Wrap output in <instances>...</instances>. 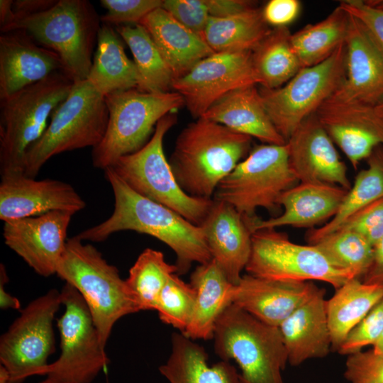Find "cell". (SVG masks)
I'll use <instances>...</instances> for the list:
<instances>
[{
	"instance_id": "6da1fadb",
	"label": "cell",
	"mask_w": 383,
	"mask_h": 383,
	"mask_svg": "<svg viewBox=\"0 0 383 383\" xmlns=\"http://www.w3.org/2000/svg\"><path fill=\"white\" fill-rule=\"evenodd\" d=\"M104 171L113 193V211L106 220L77 235L82 240L101 242L123 231L149 235L174 252L178 275L187 273L195 262L204 264L212 260L200 226L138 194L111 167Z\"/></svg>"
},
{
	"instance_id": "7a4b0ae2",
	"label": "cell",
	"mask_w": 383,
	"mask_h": 383,
	"mask_svg": "<svg viewBox=\"0 0 383 383\" xmlns=\"http://www.w3.org/2000/svg\"><path fill=\"white\" fill-rule=\"evenodd\" d=\"M250 136L204 118L179 134L169 162L187 194L213 199L219 183L250 151Z\"/></svg>"
},
{
	"instance_id": "3957f363",
	"label": "cell",
	"mask_w": 383,
	"mask_h": 383,
	"mask_svg": "<svg viewBox=\"0 0 383 383\" xmlns=\"http://www.w3.org/2000/svg\"><path fill=\"white\" fill-rule=\"evenodd\" d=\"M101 18L87 0H57L50 9L16 18L1 32L22 30L55 52L74 81L87 79L101 27Z\"/></svg>"
},
{
	"instance_id": "277c9868",
	"label": "cell",
	"mask_w": 383,
	"mask_h": 383,
	"mask_svg": "<svg viewBox=\"0 0 383 383\" xmlns=\"http://www.w3.org/2000/svg\"><path fill=\"white\" fill-rule=\"evenodd\" d=\"M56 274L82 296L105 348L114 324L138 312L118 270L77 235L67 240Z\"/></svg>"
},
{
	"instance_id": "5b68a950",
	"label": "cell",
	"mask_w": 383,
	"mask_h": 383,
	"mask_svg": "<svg viewBox=\"0 0 383 383\" xmlns=\"http://www.w3.org/2000/svg\"><path fill=\"white\" fill-rule=\"evenodd\" d=\"M74 81L55 72L1 99V175L24 173L28 150L41 137L55 109L69 95Z\"/></svg>"
},
{
	"instance_id": "8992f818",
	"label": "cell",
	"mask_w": 383,
	"mask_h": 383,
	"mask_svg": "<svg viewBox=\"0 0 383 383\" xmlns=\"http://www.w3.org/2000/svg\"><path fill=\"white\" fill-rule=\"evenodd\" d=\"M213 339L222 360L238 363L243 383H284L288 356L278 327L231 304L218 318Z\"/></svg>"
},
{
	"instance_id": "52a82bcc",
	"label": "cell",
	"mask_w": 383,
	"mask_h": 383,
	"mask_svg": "<svg viewBox=\"0 0 383 383\" xmlns=\"http://www.w3.org/2000/svg\"><path fill=\"white\" fill-rule=\"evenodd\" d=\"M109 121L105 97L87 80L74 82L67 98L53 111L41 137L28 150L24 174L35 178L58 154L97 146Z\"/></svg>"
},
{
	"instance_id": "ba28073f",
	"label": "cell",
	"mask_w": 383,
	"mask_h": 383,
	"mask_svg": "<svg viewBox=\"0 0 383 383\" xmlns=\"http://www.w3.org/2000/svg\"><path fill=\"white\" fill-rule=\"evenodd\" d=\"M176 122L174 112L162 117L143 148L121 157L110 167L138 194L172 209L199 226L207 216L213 199L187 194L173 174L164 152L163 140Z\"/></svg>"
},
{
	"instance_id": "9c48e42d",
	"label": "cell",
	"mask_w": 383,
	"mask_h": 383,
	"mask_svg": "<svg viewBox=\"0 0 383 383\" xmlns=\"http://www.w3.org/2000/svg\"><path fill=\"white\" fill-rule=\"evenodd\" d=\"M104 97L109 110L106 131L91 152L94 167L104 170L143 148L157 122L184 104L176 91L155 94L132 89Z\"/></svg>"
},
{
	"instance_id": "30bf717a",
	"label": "cell",
	"mask_w": 383,
	"mask_h": 383,
	"mask_svg": "<svg viewBox=\"0 0 383 383\" xmlns=\"http://www.w3.org/2000/svg\"><path fill=\"white\" fill-rule=\"evenodd\" d=\"M299 182L289 165L287 143L257 145L219 183L213 199L252 218L258 208L277 212L281 195Z\"/></svg>"
},
{
	"instance_id": "8fae6325",
	"label": "cell",
	"mask_w": 383,
	"mask_h": 383,
	"mask_svg": "<svg viewBox=\"0 0 383 383\" xmlns=\"http://www.w3.org/2000/svg\"><path fill=\"white\" fill-rule=\"evenodd\" d=\"M345 75V42L325 61L301 68L276 89H259L265 110L286 140L340 87Z\"/></svg>"
},
{
	"instance_id": "7c38bea8",
	"label": "cell",
	"mask_w": 383,
	"mask_h": 383,
	"mask_svg": "<svg viewBox=\"0 0 383 383\" xmlns=\"http://www.w3.org/2000/svg\"><path fill=\"white\" fill-rule=\"evenodd\" d=\"M245 270L248 274L271 280L324 282L335 289L353 279L333 265L316 245L295 243L276 228L252 233L251 254Z\"/></svg>"
},
{
	"instance_id": "4fadbf2b",
	"label": "cell",
	"mask_w": 383,
	"mask_h": 383,
	"mask_svg": "<svg viewBox=\"0 0 383 383\" xmlns=\"http://www.w3.org/2000/svg\"><path fill=\"white\" fill-rule=\"evenodd\" d=\"M62 305L60 292L52 289L30 301L1 335L0 362L11 383L45 374L55 352L52 322Z\"/></svg>"
},
{
	"instance_id": "5bb4252c",
	"label": "cell",
	"mask_w": 383,
	"mask_h": 383,
	"mask_svg": "<svg viewBox=\"0 0 383 383\" xmlns=\"http://www.w3.org/2000/svg\"><path fill=\"white\" fill-rule=\"evenodd\" d=\"M65 311L57 321L61 353L45 370L74 383H91L109 360L90 311L78 291L65 283L60 291Z\"/></svg>"
},
{
	"instance_id": "9a60e30c",
	"label": "cell",
	"mask_w": 383,
	"mask_h": 383,
	"mask_svg": "<svg viewBox=\"0 0 383 383\" xmlns=\"http://www.w3.org/2000/svg\"><path fill=\"white\" fill-rule=\"evenodd\" d=\"M252 55V52L214 53L175 79L172 87L183 97L191 114L201 118L228 93L258 84Z\"/></svg>"
},
{
	"instance_id": "2e32d148",
	"label": "cell",
	"mask_w": 383,
	"mask_h": 383,
	"mask_svg": "<svg viewBox=\"0 0 383 383\" xmlns=\"http://www.w3.org/2000/svg\"><path fill=\"white\" fill-rule=\"evenodd\" d=\"M72 213L55 211L4 222L5 244L39 275L57 273Z\"/></svg>"
},
{
	"instance_id": "e0dca14e",
	"label": "cell",
	"mask_w": 383,
	"mask_h": 383,
	"mask_svg": "<svg viewBox=\"0 0 383 383\" xmlns=\"http://www.w3.org/2000/svg\"><path fill=\"white\" fill-rule=\"evenodd\" d=\"M315 114L354 169L383 145V119L373 106L330 97Z\"/></svg>"
},
{
	"instance_id": "ac0fdd59",
	"label": "cell",
	"mask_w": 383,
	"mask_h": 383,
	"mask_svg": "<svg viewBox=\"0 0 383 383\" xmlns=\"http://www.w3.org/2000/svg\"><path fill=\"white\" fill-rule=\"evenodd\" d=\"M0 219L4 222L60 211L75 214L86 206L74 188L65 182L35 179L24 173L1 175Z\"/></svg>"
},
{
	"instance_id": "d6986e66",
	"label": "cell",
	"mask_w": 383,
	"mask_h": 383,
	"mask_svg": "<svg viewBox=\"0 0 383 383\" xmlns=\"http://www.w3.org/2000/svg\"><path fill=\"white\" fill-rule=\"evenodd\" d=\"M289 162L299 182L324 183L349 190L348 170L316 114L307 117L287 140Z\"/></svg>"
},
{
	"instance_id": "ffe728a7",
	"label": "cell",
	"mask_w": 383,
	"mask_h": 383,
	"mask_svg": "<svg viewBox=\"0 0 383 383\" xmlns=\"http://www.w3.org/2000/svg\"><path fill=\"white\" fill-rule=\"evenodd\" d=\"M349 15L345 75L331 97L375 106L383 99V50L362 23Z\"/></svg>"
},
{
	"instance_id": "44dd1931",
	"label": "cell",
	"mask_w": 383,
	"mask_h": 383,
	"mask_svg": "<svg viewBox=\"0 0 383 383\" xmlns=\"http://www.w3.org/2000/svg\"><path fill=\"white\" fill-rule=\"evenodd\" d=\"M199 226L212 260L229 282L237 284L251 254L252 231L250 218L231 205L213 199L211 207Z\"/></svg>"
},
{
	"instance_id": "7402d4cb",
	"label": "cell",
	"mask_w": 383,
	"mask_h": 383,
	"mask_svg": "<svg viewBox=\"0 0 383 383\" xmlns=\"http://www.w3.org/2000/svg\"><path fill=\"white\" fill-rule=\"evenodd\" d=\"M63 71L60 57L22 30L0 36V100Z\"/></svg>"
},
{
	"instance_id": "603a6c76",
	"label": "cell",
	"mask_w": 383,
	"mask_h": 383,
	"mask_svg": "<svg viewBox=\"0 0 383 383\" xmlns=\"http://www.w3.org/2000/svg\"><path fill=\"white\" fill-rule=\"evenodd\" d=\"M348 190L324 183L299 182L285 191L278 204L283 212L268 219L250 220L252 233L282 226L312 228L330 221L337 213Z\"/></svg>"
},
{
	"instance_id": "cb8c5ba5",
	"label": "cell",
	"mask_w": 383,
	"mask_h": 383,
	"mask_svg": "<svg viewBox=\"0 0 383 383\" xmlns=\"http://www.w3.org/2000/svg\"><path fill=\"white\" fill-rule=\"evenodd\" d=\"M315 285L311 282L271 280L247 274L233 285L231 304L266 324L279 327Z\"/></svg>"
},
{
	"instance_id": "d4e9b609",
	"label": "cell",
	"mask_w": 383,
	"mask_h": 383,
	"mask_svg": "<svg viewBox=\"0 0 383 383\" xmlns=\"http://www.w3.org/2000/svg\"><path fill=\"white\" fill-rule=\"evenodd\" d=\"M325 294L323 289L315 285L305 301L278 327L292 366L329 353L331 338Z\"/></svg>"
},
{
	"instance_id": "484cf974",
	"label": "cell",
	"mask_w": 383,
	"mask_h": 383,
	"mask_svg": "<svg viewBox=\"0 0 383 383\" xmlns=\"http://www.w3.org/2000/svg\"><path fill=\"white\" fill-rule=\"evenodd\" d=\"M138 24L150 34L174 80L215 53L201 36L182 25L162 7L148 13Z\"/></svg>"
},
{
	"instance_id": "4316f807",
	"label": "cell",
	"mask_w": 383,
	"mask_h": 383,
	"mask_svg": "<svg viewBox=\"0 0 383 383\" xmlns=\"http://www.w3.org/2000/svg\"><path fill=\"white\" fill-rule=\"evenodd\" d=\"M264 144L284 145L272 123L255 85L234 90L213 104L201 116Z\"/></svg>"
},
{
	"instance_id": "83f0119b",
	"label": "cell",
	"mask_w": 383,
	"mask_h": 383,
	"mask_svg": "<svg viewBox=\"0 0 383 383\" xmlns=\"http://www.w3.org/2000/svg\"><path fill=\"white\" fill-rule=\"evenodd\" d=\"M196 293L192 320L182 334L192 340H211L216 323L231 304L233 285L211 260L199 264L190 277V282Z\"/></svg>"
},
{
	"instance_id": "f1b7e54d",
	"label": "cell",
	"mask_w": 383,
	"mask_h": 383,
	"mask_svg": "<svg viewBox=\"0 0 383 383\" xmlns=\"http://www.w3.org/2000/svg\"><path fill=\"white\" fill-rule=\"evenodd\" d=\"M203 347L182 333L172 335V353L159 370L170 383H243L229 361L212 365Z\"/></svg>"
},
{
	"instance_id": "f546056e",
	"label": "cell",
	"mask_w": 383,
	"mask_h": 383,
	"mask_svg": "<svg viewBox=\"0 0 383 383\" xmlns=\"http://www.w3.org/2000/svg\"><path fill=\"white\" fill-rule=\"evenodd\" d=\"M121 36L111 26L102 23L96 49L87 79L103 96L138 89L140 77L134 64L126 55Z\"/></svg>"
},
{
	"instance_id": "4dcf8cb0",
	"label": "cell",
	"mask_w": 383,
	"mask_h": 383,
	"mask_svg": "<svg viewBox=\"0 0 383 383\" xmlns=\"http://www.w3.org/2000/svg\"><path fill=\"white\" fill-rule=\"evenodd\" d=\"M383 299V284L353 278L326 300L331 348L338 350L350 331Z\"/></svg>"
},
{
	"instance_id": "1f68e13d",
	"label": "cell",
	"mask_w": 383,
	"mask_h": 383,
	"mask_svg": "<svg viewBox=\"0 0 383 383\" xmlns=\"http://www.w3.org/2000/svg\"><path fill=\"white\" fill-rule=\"evenodd\" d=\"M262 9L210 18L201 38L215 53L253 52L271 32Z\"/></svg>"
},
{
	"instance_id": "d6a6232c",
	"label": "cell",
	"mask_w": 383,
	"mask_h": 383,
	"mask_svg": "<svg viewBox=\"0 0 383 383\" xmlns=\"http://www.w3.org/2000/svg\"><path fill=\"white\" fill-rule=\"evenodd\" d=\"M383 198V148L377 147L367 158V167L360 170L348 191L335 215L318 228L306 234L313 245L335 232L352 216L375 201Z\"/></svg>"
},
{
	"instance_id": "836d02e7",
	"label": "cell",
	"mask_w": 383,
	"mask_h": 383,
	"mask_svg": "<svg viewBox=\"0 0 383 383\" xmlns=\"http://www.w3.org/2000/svg\"><path fill=\"white\" fill-rule=\"evenodd\" d=\"M349 19V13L338 6L323 20L292 34L291 44L301 68L323 62L345 42Z\"/></svg>"
},
{
	"instance_id": "e575fe53",
	"label": "cell",
	"mask_w": 383,
	"mask_h": 383,
	"mask_svg": "<svg viewBox=\"0 0 383 383\" xmlns=\"http://www.w3.org/2000/svg\"><path fill=\"white\" fill-rule=\"evenodd\" d=\"M116 30L133 56L140 84L137 89L146 93H165L172 87L174 75L150 34L140 24L118 26Z\"/></svg>"
},
{
	"instance_id": "d590c367",
	"label": "cell",
	"mask_w": 383,
	"mask_h": 383,
	"mask_svg": "<svg viewBox=\"0 0 383 383\" xmlns=\"http://www.w3.org/2000/svg\"><path fill=\"white\" fill-rule=\"evenodd\" d=\"M291 35L287 27L274 28L252 52L253 68L262 87H280L301 69Z\"/></svg>"
},
{
	"instance_id": "8d00e7d4",
	"label": "cell",
	"mask_w": 383,
	"mask_h": 383,
	"mask_svg": "<svg viewBox=\"0 0 383 383\" xmlns=\"http://www.w3.org/2000/svg\"><path fill=\"white\" fill-rule=\"evenodd\" d=\"M176 273L177 266L167 262L162 252L146 248L139 255L125 279L138 311L155 310L162 289Z\"/></svg>"
},
{
	"instance_id": "74e56055",
	"label": "cell",
	"mask_w": 383,
	"mask_h": 383,
	"mask_svg": "<svg viewBox=\"0 0 383 383\" xmlns=\"http://www.w3.org/2000/svg\"><path fill=\"white\" fill-rule=\"evenodd\" d=\"M336 267L353 278L363 277L372 265L374 247L361 235L338 229L313 244Z\"/></svg>"
},
{
	"instance_id": "f35d334b",
	"label": "cell",
	"mask_w": 383,
	"mask_h": 383,
	"mask_svg": "<svg viewBox=\"0 0 383 383\" xmlns=\"http://www.w3.org/2000/svg\"><path fill=\"white\" fill-rule=\"evenodd\" d=\"M196 293L190 283L184 282L176 273L162 289L155 306L160 319L184 333L188 327L195 307Z\"/></svg>"
},
{
	"instance_id": "ab89813d",
	"label": "cell",
	"mask_w": 383,
	"mask_h": 383,
	"mask_svg": "<svg viewBox=\"0 0 383 383\" xmlns=\"http://www.w3.org/2000/svg\"><path fill=\"white\" fill-rule=\"evenodd\" d=\"M383 333V299L348 334L338 353L350 355L374 345Z\"/></svg>"
},
{
	"instance_id": "60d3db41",
	"label": "cell",
	"mask_w": 383,
	"mask_h": 383,
	"mask_svg": "<svg viewBox=\"0 0 383 383\" xmlns=\"http://www.w3.org/2000/svg\"><path fill=\"white\" fill-rule=\"evenodd\" d=\"M161 0H101L106 13L100 16L101 22L109 26L140 21L152 11L162 7Z\"/></svg>"
},
{
	"instance_id": "b9f144b4",
	"label": "cell",
	"mask_w": 383,
	"mask_h": 383,
	"mask_svg": "<svg viewBox=\"0 0 383 383\" xmlns=\"http://www.w3.org/2000/svg\"><path fill=\"white\" fill-rule=\"evenodd\" d=\"M344 377L350 383H383V354L372 350L348 355Z\"/></svg>"
},
{
	"instance_id": "7bdbcfd3",
	"label": "cell",
	"mask_w": 383,
	"mask_h": 383,
	"mask_svg": "<svg viewBox=\"0 0 383 383\" xmlns=\"http://www.w3.org/2000/svg\"><path fill=\"white\" fill-rule=\"evenodd\" d=\"M338 229L356 232L374 247L383 235V198L352 216Z\"/></svg>"
},
{
	"instance_id": "ee69618b",
	"label": "cell",
	"mask_w": 383,
	"mask_h": 383,
	"mask_svg": "<svg viewBox=\"0 0 383 383\" xmlns=\"http://www.w3.org/2000/svg\"><path fill=\"white\" fill-rule=\"evenodd\" d=\"M162 7L200 36L211 18L204 0H165Z\"/></svg>"
},
{
	"instance_id": "f6af8a7d",
	"label": "cell",
	"mask_w": 383,
	"mask_h": 383,
	"mask_svg": "<svg viewBox=\"0 0 383 383\" xmlns=\"http://www.w3.org/2000/svg\"><path fill=\"white\" fill-rule=\"evenodd\" d=\"M339 6L362 23L383 50V10L360 0L342 1Z\"/></svg>"
},
{
	"instance_id": "bcb514c9",
	"label": "cell",
	"mask_w": 383,
	"mask_h": 383,
	"mask_svg": "<svg viewBox=\"0 0 383 383\" xmlns=\"http://www.w3.org/2000/svg\"><path fill=\"white\" fill-rule=\"evenodd\" d=\"M300 10L301 3L298 0H270L262 9V15L268 25L287 27L295 21Z\"/></svg>"
},
{
	"instance_id": "7dc6e473",
	"label": "cell",
	"mask_w": 383,
	"mask_h": 383,
	"mask_svg": "<svg viewBox=\"0 0 383 383\" xmlns=\"http://www.w3.org/2000/svg\"><path fill=\"white\" fill-rule=\"evenodd\" d=\"M211 17L222 18L232 16L254 6V3L245 0H204Z\"/></svg>"
},
{
	"instance_id": "c3c4849f",
	"label": "cell",
	"mask_w": 383,
	"mask_h": 383,
	"mask_svg": "<svg viewBox=\"0 0 383 383\" xmlns=\"http://www.w3.org/2000/svg\"><path fill=\"white\" fill-rule=\"evenodd\" d=\"M56 2V0L13 1V11L15 16L14 19L46 11L53 6Z\"/></svg>"
},
{
	"instance_id": "681fc988",
	"label": "cell",
	"mask_w": 383,
	"mask_h": 383,
	"mask_svg": "<svg viewBox=\"0 0 383 383\" xmlns=\"http://www.w3.org/2000/svg\"><path fill=\"white\" fill-rule=\"evenodd\" d=\"M362 281L371 284H383V235L374 245L372 265Z\"/></svg>"
},
{
	"instance_id": "f907efd6",
	"label": "cell",
	"mask_w": 383,
	"mask_h": 383,
	"mask_svg": "<svg viewBox=\"0 0 383 383\" xmlns=\"http://www.w3.org/2000/svg\"><path fill=\"white\" fill-rule=\"evenodd\" d=\"M9 281L5 266H0V307L2 309H18L21 307L20 301L5 290V284Z\"/></svg>"
},
{
	"instance_id": "816d5d0a",
	"label": "cell",
	"mask_w": 383,
	"mask_h": 383,
	"mask_svg": "<svg viewBox=\"0 0 383 383\" xmlns=\"http://www.w3.org/2000/svg\"><path fill=\"white\" fill-rule=\"evenodd\" d=\"M12 0L0 1V29L11 24L14 19Z\"/></svg>"
},
{
	"instance_id": "f5cc1de1",
	"label": "cell",
	"mask_w": 383,
	"mask_h": 383,
	"mask_svg": "<svg viewBox=\"0 0 383 383\" xmlns=\"http://www.w3.org/2000/svg\"><path fill=\"white\" fill-rule=\"evenodd\" d=\"M40 383H74L53 376H47L46 379Z\"/></svg>"
},
{
	"instance_id": "db71d44e",
	"label": "cell",
	"mask_w": 383,
	"mask_h": 383,
	"mask_svg": "<svg viewBox=\"0 0 383 383\" xmlns=\"http://www.w3.org/2000/svg\"><path fill=\"white\" fill-rule=\"evenodd\" d=\"M0 383H11L9 374L2 365L0 366Z\"/></svg>"
},
{
	"instance_id": "11a10c76",
	"label": "cell",
	"mask_w": 383,
	"mask_h": 383,
	"mask_svg": "<svg viewBox=\"0 0 383 383\" xmlns=\"http://www.w3.org/2000/svg\"><path fill=\"white\" fill-rule=\"evenodd\" d=\"M372 350L376 353L383 354V333L376 343L373 345Z\"/></svg>"
},
{
	"instance_id": "9f6ffc18",
	"label": "cell",
	"mask_w": 383,
	"mask_h": 383,
	"mask_svg": "<svg viewBox=\"0 0 383 383\" xmlns=\"http://www.w3.org/2000/svg\"><path fill=\"white\" fill-rule=\"evenodd\" d=\"M374 108L378 115L383 119V99Z\"/></svg>"
},
{
	"instance_id": "6f0895ef",
	"label": "cell",
	"mask_w": 383,
	"mask_h": 383,
	"mask_svg": "<svg viewBox=\"0 0 383 383\" xmlns=\"http://www.w3.org/2000/svg\"><path fill=\"white\" fill-rule=\"evenodd\" d=\"M108 383V382H107Z\"/></svg>"
}]
</instances>
